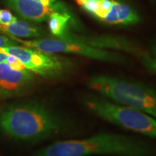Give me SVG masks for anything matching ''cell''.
Returning <instances> with one entry per match:
<instances>
[{
	"mask_svg": "<svg viewBox=\"0 0 156 156\" xmlns=\"http://www.w3.org/2000/svg\"><path fill=\"white\" fill-rule=\"evenodd\" d=\"M75 128L69 117L37 101L13 103L0 112V130L19 141H43Z\"/></svg>",
	"mask_w": 156,
	"mask_h": 156,
	"instance_id": "obj_1",
	"label": "cell"
},
{
	"mask_svg": "<svg viewBox=\"0 0 156 156\" xmlns=\"http://www.w3.org/2000/svg\"><path fill=\"white\" fill-rule=\"evenodd\" d=\"M150 1L151 2H153V3H154V2H155V1L156 0H150Z\"/></svg>",
	"mask_w": 156,
	"mask_h": 156,
	"instance_id": "obj_17",
	"label": "cell"
},
{
	"mask_svg": "<svg viewBox=\"0 0 156 156\" xmlns=\"http://www.w3.org/2000/svg\"><path fill=\"white\" fill-rule=\"evenodd\" d=\"M155 149L143 140L122 134L101 132L81 140L54 142L31 156H152Z\"/></svg>",
	"mask_w": 156,
	"mask_h": 156,
	"instance_id": "obj_2",
	"label": "cell"
},
{
	"mask_svg": "<svg viewBox=\"0 0 156 156\" xmlns=\"http://www.w3.org/2000/svg\"><path fill=\"white\" fill-rule=\"evenodd\" d=\"M17 18L14 16L9 10L0 9V24L7 25L16 20Z\"/></svg>",
	"mask_w": 156,
	"mask_h": 156,
	"instance_id": "obj_14",
	"label": "cell"
},
{
	"mask_svg": "<svg viewBox=\"0 0 156 156\" xmlns=\"http://www.w3.org/2000/svg\"><path fill=\"white\" fill-rule=\"evenodd\" d=\"M48 25L50 33L56 38H61L72 28L75 30L80 28L72 12H53L48 19Z\"/></svg>",
	"mask_w": 156,
	"mask_h": 156,
	"instance_id": "obj_10",
	"label": "cell"
},
{
	"mask_svg": "<svg viewBox=\"0 0 156 156\" xmlns=\"http://www.w3.org/2000/svg\"><path fill=\"white\" fill-rule=\"evenodd\" d=\"M36 83L34 73L28 69L17 70L7 62L0 63V97H19L29 93Z\"/></svg>",
	"mask_w": 156,
	"mask_h": 156,
	"instance_id": "obj_8",
	"label": "cell"
},
{
	"mask_svg": "<svg viewBox=\"0 0 156 156\" xmlns=\"http://www.w3.org/2000/svg\"><path fill=\"white\" fill-rule=\"evenodd\" d=\"M0 33L17 38H41L44 36V32L41 28L18 19L7 25L0 24Z\"/></svg>",
	"mask_w": 156,
	"mask_h": 156,
	"instance_id": "obj_11",
	"label": "cell"
},
{
	"mask_svg": "<svg viewBox=\"0 0 156 156\" xmlns=\"http://www.w3.org/2000/svg\"><path fill=\"white\" fill-rule=\"evenodd\" d=\"M13 46H17V42L15 41L0 35V47H9Z\"/></svg>",
	"mask_w": 156,
	"mask_h": 156,
	"instance_id": "obj_15",
	"label": "cell"
},
{
	"mask_svg": "<svg viewBox=\"0 0 156 156\" xmlns=\"http://www.w3.org/2000/svg\"><path fill=\"white\" fill-rule=\"evenodd\" d=\"M12 40L20 43L25 47L38 50L49 54H71L111 63L123 64L127 58L114 51L101 49L83 43L62 40L58 38H36L34 40H23L11 36Z\"/></svg>",
	"mask_w": 156,
	"mask_h": 156,
	"instance_id": "obj_6",
	"label": "cell"
},
{
	"mask_svg": "<svg viewBox=\"0 0 156 156\" xmlns=\"http://www.w3.org/2000/svg\"><path fill=\"white\" fill-rule=\"evenodd\" d=\"M0 52L15 56L33 73L49 80H58L71 73L73 64L68 58L25 46L0 47Z\"/></svg>",
	"mask_w": 156,
	"mask_h": 156,
	"instance_id": "obj_5",
	"label": "cell"
},
{
	"mask_svg": "<svg viewBox=\"0 0 156 156\" xmlns=\"http://www.w3.org/2000/svg\"><path fill=\"white\" fill-rule=\"evenodd\" d=\"M83 106L99 118L130 131L156 139V119L132 107L109 100L103 95L85 94Z\"/></svg>",
	"mask_w": 156,
	"mask_h": 156,
	"instance_id": "obj_4",
	"label": "cell"
},
{
	"mask_svg": "<svg viewBox=\"0 0 156 156\" xmlns=\"http://www.w3.org/2000/svg\"><path fill=\"white\" fill-rule=\"evenodd\" d=\"M85 12L106 25L126 26L137 24L141 17L132 6L122 0H75Z\"/></svg>",
	"mask_w": 156,
	"mask_h": 156,
	"instance_id": "obj_7",
	"label": "cell"
},
{
	"mask_svg": "<svg viewBox=\"0 0 156 156\" xmlns=\"http://www.w3.org/2000/svg\"><path fill=\"white\" fill-rule=\"evenodd\" d=\"M8 57H9V54L0 52V63H2V62H7V59H8Z\"/></svg>",
	"mask_w": 156,
	"mask_h": 156,
	"instance_id": "obj_16",
	"label": "cell"
},
{
	"mask_svg": "<svg viewBox=\"0 0 156 156\" xmlns=\"http://www.w3.org/2000/svg\"><path fill=\"white\" fill-rule=\"evenodd\" d=\"M44 5L47 7H52L56 9V12H71L69 9L66 6L65 4L57 0H40Z\"/></svg>",
	"mask_w": 156,
	"mask_h": 156,
	"instance_id": "obj_13",
	"label": "cell"
},
{
	"mask_svg": "<svg viewBox=\"0 0 156 156\" xmlns=\"http://www.w3.org/2000/svg\"><path fill=\"white\" fill-rule=\"evenodd\" d=\"M138 59L148 72L156 74V43L152 44L149 51H145Z\"/></svg>",
	"mask_w": 156,
	"mask_h": 156,
	"instance_id": "obj_12",
	"label": "cell"
},
{
	"mask_svg": "<svg viewBox=\"0 0 156 156\" xmlns=\"http://www.w3.org/2000/svg\"><path fill=\"white\" fill-rule=\"evenodd\" d=\"M7 5L26 20L41 23L48 20L50 15L56 12L44 5L40 0H5Z\"/></svg>",
	"mask_w": 156,
	"mask_h": 156,
	"instance_id": "obj_9",
	"label": "cell"
},
{
	"mask_svg": "<svg viewBox=\"0 0 156 156\" xmlns=\"http://www.w3.org/2000/svg\"><path fill=\"white\" fill-rule=\"evenodd\" d=\"M87 85L109 100L156 119V89L153 87L129 79L101 74L90 77Z\"/></svg>",
	"mask_w": 156,
	"mask_h": 156,
	"instance_id": "obj_3",
	"label": "cell"
}]
</instances>
